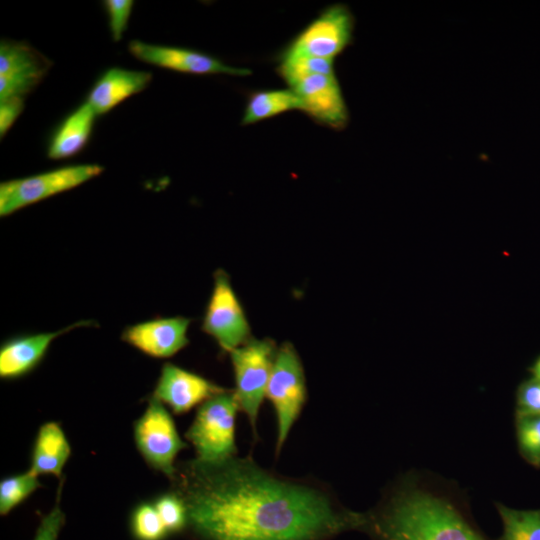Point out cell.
Instances as JSON below:
<instances>
[{"mask_svg": "<svg viewBox=\"0 0 540 540\" xmlns=\"http://www.w3.org/2000/svg\"><path fill=\"white\" fill-rule=\"evenodd\" d=\"M169 481L195 540H329L365 521L325 482L280 474L251 456L184 460Z\"/></svg>", "mask_w": 540, "mask_h": 540, "instance_id": "1", "label": "cell"}, {"mask_svg": "<svg viewBox=\"0 0 540 540\" xmlns=\"http://www.w3.org/2000/svg\"><path fill=\"white\" fill-rule=\"evenodd\" d=\"M364 515L373 540H487L448 498L413 485L395 486Z\"/></svg>", "mask_w": 540, "mask_h": 540, "instance_id": "2", "label": "cell"}, {"mask_svg": "<svg viewBox=\"0 0 540 540\" xmlns=\"http://www.w3.org/2000/svg\"><path fill=\"white\" fill-rule=\"evenodd\" d=\"M239 405L233 390H225L202 403L185 432L196 458L217 461L238 455L236 419Z\"/></svg>", "mask_w": 540, "mask_h": 540, "instance_id": "3", "label": "cell"}, {"mask_svg": "<svg viewBox=\"0 0 540 540\" xmlns=\"http://www.w3.org/2000/svg\"><path fill=\"white\" fill-rule=\"evenodd\" d=\"M266 399L275 413V455L278 457L307 400L304 368L291 343H283L277 349Z\"/></svg>", "mask_w": 540, "mask_h": 540, "instance_id": "4", "label": "cell"}, {"mask_svg": "<svg viewBox=\"0 0 540 540\" xmlns=\"http://www.w3.org/2000/svg\"><path fill=\"white\" fill-rule=\"evenodd\" d=\"M277 349L270 339L251 337L229 353L235 380L233 391L240 411L250 423L254 440L258 439V415L266 398Z\"/></svg>", "mask_w": 540, "mask_h": 540, "instance_id": "5", "label": "cell"}, {"mask_svg": "<svg viewBox=\"0 0 540 540\" xmlns=\"http://www.w3.org/2000/svg\"><path fill=\"white\" fill-rule=\"evenodd\" d=\"M133 438L147 465L170 480L176 468L175 459L187 443L179 435L168 409L153 396L133 424Z\"/></svg>", "mask_w": 540, "mask_h": 540, "instance_id": "6", "label": "cell"}, {"mask_svg": "<svg viewBox=\"0 0 540 540\" xmlns=\"http://www.w3.org/2000/svg\"><path fill=\"white\" fill-rule=\"evenodd\" d=\"M103 170L98 164H79L1 182L0 215H11L24 207L76 188L99 176Z\"/></svg>", "mask_w": 540, "mask_h": 540, "instance_id": "7", "label": "cell"}, {"mask_svg": "<svg viewBox=\"0 0 540 540\" xmlns=\"http://www.w3.org/2000/svg\"><path fill=\"white\" fill-rule=\"evenodd\" d=\"M354 18L349 8L334 4L322 11L281 52L334 60L351 43Z\"/></svg>", "mask_w": 540, "mask_h": 540, "instance_id": "8", "label": "cell"}, {"mask_svg": "<svg viewBox=\"0 0 540 540\" xmlns=\"http://www.w3.org/2000/svg\"><path fill=\"white\" fill-rule=\"evenodd\" d=\"M202 330L230 353L250 337V327L228 275L219 270L203 318Z\"/></svg>", "mask_w": 540, "mask_h": 540, "instance_id": "9", "label": "cell"}, {"mask_svg": "<svg viewBox=\"0 0 540 540\" xmlns=\"http://www.w3.org/2000/svg\"><path fill=\"white\" fill-rule=\"evenodd\" d=\"M297 96L301 111L317 124L334 130L349 122L348 108L336 74H313L288 84Z\"/></svg>", "mask_w": 540, "mask_h": 540, "instance_id": "10", "label": "cell"}, {"mask_svg": "<svg viewBox=\"0 0 540 540\" xmlns=\"http://www.w3.org/2000/svg\"><path fill=\"white\" fill-rule=\"evenodd\" d=\"M51 61L24 42L1 41L0 103L24 98L44 78Z\"/></svg>", "mask_w": 540, "mask_h": 540, "instance_id": "11", "label": "cell"}, {"mask_svg": "<svg viewBox=\"0 0 540 540\" xmlns=\"http://www.w3.org/2000/svg\"><path fill=\"white\" fill-rule=\"evenodd\" d=\"M128 50L139 61L160 68L195 75L226 74L248 76L251 70L234 67L206 53L174 46L146 43L140 40L129 42Z\"/></svg>", "mask_w": 540, "mask_h": 540, "instance_id": "12", "label": "cell"}, {"mask_svg": "<svg viewBox=\"0 0 540 540\" xmlns=\"http://www.w3.org/2000/svg\"><path fill=\"white\" fill-rule=\"evenodd\" d=\"M225 390L197 373L165 363L152 396L168 406L175 415H182Z\"/></svg>", "mask_w": 540, "mask_h": 540, "instance_id": "13", "label": "cell"}, {"mask_svg": "<svg viewBox=\"0 0 540 540\" xmlns=\"http://www.w3.org/2000/svg\"><path fill=\"white\" fill-rule=\"evenodd\" d=\"M189 326L190 319L185 317L157 318L127 327L121 339L150 357L164 359L188 345Z\"/></svg>", "mask_w": 540, "mask_h": 540, "instance_id": "14", "label": "cell"}, {"mask_svg": "<svg viewBox=\"0 0 540 540\" xmlns=\"http://www.w3.org/2000/svg\"><path fill=\"white\" fill-rule=\"evenodd\" d=\"M91 324L92 321H80L54 332L19 336L6 341L0 348V377L10 380L27 375L42 361L54 339Z\"/></svg>", "mask_w": 540, "mask_h": 540, "instance_id": "15", "label": "cell"}, {"mask_svg": "<svg viewBox=\"0 0 540 540\" xmlns=\"http://www.w3.org/2000/svg\"><path fill=\"white\" fill-rule=\"evenodd\" d=\"M152 73L113 67L104 72L91 88L86 102L98 116L104 115L127 98L143 91Z\"/></svg>", "mask_w": 540, "mask_h": 540, "instance_id": "16", "label": "cell"}, {"mask_svg": "<svg viewBox=\"0 0 540 540\" xmlns=\"http://www.w3.org/2000/svg\"><path fill=\"white\" fill-rule=\"evenodd\" d=\"M71 455L70 443L61 425L55 421L43 423L36 434L30 467L37 475H53L59 480Z\"/></svg>", "mask_w": 540, "mask_h": 540, "instance_id": "17", "label": "cell"}, {"mask_svg": "<svg viewBox=\"0 0 540 540\" xmlns=\"http://www.w3.org/2000/svg\"><path fill=\"white\" fill-rule=\"evenodd\" d=\"M97 115L85 101L69 114L54 131L47 156L53 160L72 157L87 144Z\"/></svg>", "mask_w": 540, "mask_h": 540, "instance_id": "18", "label": "cell"}, {"mask_svg": "<svg viewBox=\"0 0 540 540\" xmlns=\"http://www.w3.org/2000/svg\"><path fill=\"white\" fill-rule=\"evenodd\" d=\"M297 96L289 89H267L249 94L242 125H252L292 110H300Z\"/></svg>", "mask_w": 540, "mask_h": 540, "instance_id": "19", "label": "cell"}, {"mask_svg": "<svg viewBox=\"0 0 540 540\" xmlns=\"http://www.w3.org/2000/svg\"><path fill=\"white\" fill-rule=\"evenodd\" d=\"M502 522L499 540H540V509L520 510L497 505Z\"/></svg>", "mask_w": 540, "mask_h": 540, "instance_id": "20", "label": "cell"}, {"mask_svg": "<svg viewBox=\"0 0 540 540\" xmlns=\"http://www.w3.org/2000/svg\"><path fill=\"white\" fill-rule=\"evenodd\" d=\"M31 469L4 477L0 481V514L6 515L24 502L42 485Z\"/></svg>", "mask_w": 540, "mask_h": 540, "instance_id": "21", "label": "cell"}, {"mask_svg": "<svg viewBox=\"0 0 540 540\" xmlns=\"http://www.w3.org/2000/svg\"><path fill=\"white\" fill-rule=\"evenodd\" d=\"M131 528L138 540H162L168 533L153 502H142L134 508Z\"/></svg>", "mask_w": 540, "mask_h": 540, "instance_id": "22", "label": "cell"}, {"mask_svg": "<svg viewBox=\"0 0 540 540\" xmlns=\"http://www.w3.org/2000/svg\"><path fill=\"white\" fill-rule=\"evenodd\" d=\"M516 418L519 450L529 463L540 466V415Z\"/></svg>", "mask_w": 540, "mask_h": 540, "instance_id": "23", "label": "cell"}, {"mask_svg": "<svg viewBox=\"0 0 540 540\" xmlns=\"http://www.w3.org/2000/svg\"><path fill=\"white\" fill-rule=\"evenodd\" d=\"M153 504L168 532H178L186 527V508L175 492L169 489L158 495Z\"/></svg>", "mask_w": 540, "mask_h": 540, "instance_id": "24", "label": "cell"}, {"mask_svg": "<svg viewBox=\"0 0 540 540\" xmlns=\"http://www.w3.org/2000/svg\"><path fill=\"white\" fill-rule=\"evenodd\" d=\"M63 483L64 477L60 479L55 504L53 508L41 519L34 540H57L60 530L65 522V515L60 504Z\"/></svg>", "mask_w": 540, "mask_h": 540, "instance_id": "25", "label": "cell"}, {"mask_svg": "<svg viewBox=\"0 0 540 540\" xmlns=\"http://www.w3.org/2000/svg\"><path fill=\"white\" fill-rule=\"evenodd\" d=\"M134 2L131 0H106L103 2L108 17V26L115 42L119 41L127 28Z\"/></svg>", "mask_w": 540, "mask_h": 540, "instance_id": "26", "label": "cell"}, {"mask_svg": "<svg viewBox=\"0 0 540 540\" xmlns=\"http://www.w3.org/2000/svg\"><path fill=\"white\" fill-rule=\"evenodd\" d=\"M540 415V381L530 378L517 390L516 417Z\"/></svg>", "mask_w": 540, "mask_h": 540, "instance_id": "27", "label": "cell"}, {"mask_svg": "<svg viewBox=\"0 0 540 540\" xmlns=\"http://www.w3.org/2000/svg\"><path fill=\"white\" fill-rule=\"evenodd\" d=\"M24 108V98H11L0 103V136L1 138L12 127Z\"/></svg>", "mask_w": 540, "mask_h": 540, "instance_id": "28", "label": "cell"}, {"mask_svg": "<svg viewBox=\"0 0 540 540\" xmlns=\"http://www.w3.org/2000/svg\"><path fill=\"white\" fill-rule=\"evenodd\" d=\"M532 377L540 381V356L536 359L530 369Z\"/></svg>", "mask_w": 540, "mask_h": 540, "instance_id": "29", "label": "cell"}]
</instances>
